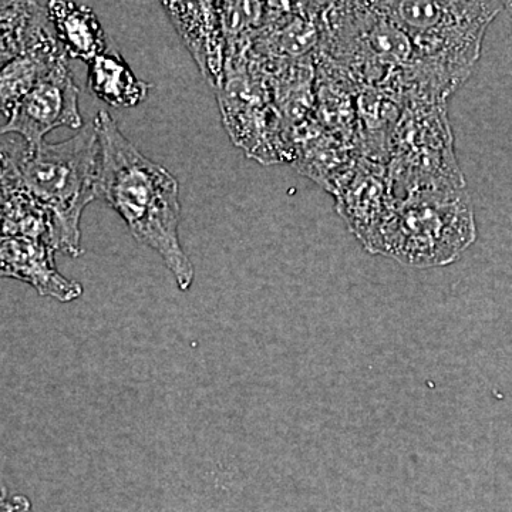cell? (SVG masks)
<instances>
[{
	"label": "cell",
	"mask_w": 512,
	"mask_h": 512,
	"mask_svg": "<svg viewBox=\"0 0 512 512\" xmlns=\"http://www.w3.org/2000/svg\"><path fill=\"white\" fill-rule=\"evenodd\" d=\"M100 141L97 200L126 222L131 235L153 249L170 269L181 291L194 284V265L180 239V184L163 165L154 163L120 130L109 111L93 119Z\"/></svg>",
	"instance_id": "cell-1"
},
{
	"label": "cell",
	"mask_w": 512,
	"mask_h": 512,
	"mask_svg": "<svg viewBox=\"0 0 512 512\" xmlns=\"http://www.w3.org/2000/svg\"><path fill=\"white\" fill-rule=\"evenodd\" d=\"M409 37L414 50L406 92L444 103L473 72L500 2H373Z\"/></svg>",
	"instance_id": "cell-2"
},
{
	"label": "cell",
	"mask_w": 512,
	"mask_h": 512,
	"mask_svg": "<svg viewBox=\"0 0 512 512\" xmlns=\"http://www.w3.org/2000/svg\"><path fill=\"white\" fill-rule=\"evenodd\" d=\"M23 187L55 214L59 249L77 258L83 254L82 221L87 205L97 200L100 141L94 123L86 124L62 143H43L6 151Z\"/></svg>",
	"instance_id": "cell-3"
},
{
	"label": "cell",
	"mask_w": 512,
	"mask_h": 512,
	"mask_svg": "<svg viewBox=\"0 0 512 512\" xmlns=\"http://www.w3.org/2000/svg\"><path fill=\"white\" fill-rule=\"evenodd\" d=\"M476 238L467 190L426 191L393 200L366 249L404 265L429 268L456 261Z\"/></svg>",
	"instance_id": "cell-4"
},
{
	"label": "cell",
	"mask_w": 512,
	"mask_h": 512,
	"mask_svg": "<svg viewBox=\"0 0 512 512\" xmlns=\"http://www.w3.org/2000/svg\"><path fill=\"white\" fill-rule=\"evenodd\" d=\"M386 175L394 201L419 192L466 190L446 104L410 101L394 133Z\"/></svg>",
	"instance_id": "cell-5"
},
{
	"label": "cell",
	"mask_w": 512,
	"mask_h": 512,
	"mask_svg": "<svg viewBox=\"0 0 512 512\" xmlns=\"http://www.w3.org/2000/svg\"><path fill=\"white\" fill-rule=\"evenodd\" d=\"M79 96L72 69L64 59L13 109L0 127V136L18 134L25 147L33 150L45 143L47 134L56 128L80 130L83 119Z\"/></svg>",
	"instance_id": "cell-6"
},
{
	"label": "cell",
	"mask_w": 512,
	"mask_h": 512,
	"mask_svg": "<svg viewBox=\"0 0 512 512\" xmlns=\"http://www.w3.org/2000/svg\"><path fill=\"white\" fill-rule=\"evenodd\" d=\"M198 69L215 90L225 79L227 42L215 2H163Z\"/></svg>",
	"instance_id": "cell-7"
},
{
	"label": "cell",
	"mask_w": 512,
	"mask_h": 512,
	"mask_svg": "<svg viewBox=\"0 0 512 512\" xmlns=\"http://www.w3.org/2000/svg\"><path fill=\"white\" fill-rule=\"evenodd\" d=\"M333 194L338 198L340 217L367 247L393 204L386 167L359 161Z\"/></svg>",
	"instance_id": "cell-8"
},
{
	"label": "cell",
	"mask_w": 512,
	"mask_h": 512,
	"mask_svg": "<svg viewBox=\"0 0 512 512\" xmlns=\"http://www.w3.org/2000/svg\"><path fill=\"white\" fill-rule=\"evenodd\" d=\"M55 249L28 238H0V278L32 286L40 296L72 302L83 295V286L64 278L57 269Z\"/></svg>",
	"instance_id": "cell-9"
},
{
	"label": "cell",
	"mask_w": 512,
	"mask_h": 512,
	"mask_svg": "<svg viewBox=\"0 0 512 512\" xmlns=\"http://www.w3.org/2000/svg\"><path fill=\"white\" fill-rule=\"evenodd\" d=\"M2 237L35 239L45 242L55 251L59 249V228L55 214L23 187L10 157L8 171L0 184V238Z\"/></svg>",
	"instance_id": "cell-10"
},
{
	"label": "cell",
	"mask_w": 512,
	"mask_h": 512,
	"mask_svg": "<svg viewBox=\"0 0 512 512\" xmlns=\"http://www.w3.org/2000/svg\"><path fill=\"white\" fill-rule=\"evenodd\" d=\"M67 59L55 33L40 39L19 56L0 67V114L9 117L13 109L46 79L57 64Z\"/></svg>",
	"instance_id": "cell-11"
},
{
	"label": "cell",
	"mask_w": 512,
	"mask_h": 512,
	"mask_svg": "<svg viewBox=\"0 0 512 512\" xmlns=\"http://www.w3.org/2000/svg\"><path fill=\"white\" fill-rule=\"evenodd\" d=\"M47 16L67 57L93 62L107 52V37L96 13L76 2H46Z\"/></svg>",
	"instance_id": "cell-12"
},
{
	"label": "cell",
	"mask_w": 512,
	"mask_h": 512,
	"mask_svg": "<svg viewBox=\"0 0 512 512\" xmlns=\"http://www.w3.org/2000/svg\"><path fill=\"white\" fill-rule=\"evenodd\" d=\"M87 86L114 109L138 106L151 89V84L138 79L119 52H106L89 63Z\"/></svg>",
	"instance_id": "cell-13"
},
{
	"label": "cell",
	"mask_w": 512,
	"mask_h": 512,
	"mask_svg": "<svg viewBox=\"0 0 512 512\" xmlns=\"http://www.w3.org/2000/svg\"><path fill=\"white\" fill-rule=\"evenodd\" d=\"M50 33L46 2H0V63L9 62Z\"/></svg>",
	"instance_id": "cell-14"
},
{
	"label": "cell",
	"mask_w": 512,
	"mask_h": 512,
	"mask_svg": "<svg viewBox=\"0 0 512 512\" xmlns=\"http://www.w3.org/2000/svg\"><path fill=\"white\" fill-rule=\"evenodd\" d=\"M30 503L23 495H0V512H29Z\"/></svg>",
	"instance_id": "cell-15"
},
{
	"label": "cell",
	"mask_w": 512,
	"mask_h": 512,
	"mask_svg": "<svg viewBox=\"0 0 512 512\" xmlns=\"http://www.w3.org/2000/svg\"><path fill=\"white\" fill-rule=\"evenodd\" d=\"M9 167V157L5 151H0V184H2L3 178H5L6 171Z\"/></svg>",
	"instance_id": "cell-16"
},
{
	"label": "cell",
	"mask_w": 512,
	"mask_h": 512,
	"mask_svg": "<svg viewBox=\"0 0 512 512\" xmlns=\"http://www.w3.org/2000/svg\"><path fill=\"white\" fill-rule=\"evenodd\" d=\"M504 8L510 10V12L512 13V2L504 3Z\"/></svg>",
	"instance_id": "cell-17"
}]
</instances>
